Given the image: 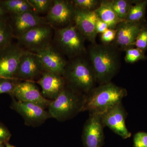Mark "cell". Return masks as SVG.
Wrapping results in <instances>:
<instances>
[{
  "mask_svg": "<svg viewBox=\"0 0 147 147\" xmlns=\"http://www.w3.org/2000/svg\"><path fill=\"white\" fill-rule=\"evenodd\" d=\"M10 131L3 124L0 123V144L7 143L11 137Z\"/></svg>",
  "mask_w": 147,
  "mask_h": 147,
  "instance_id": "obj_31",
  "label": "cell"
},
{
  "mask_svg": "<svg viewBox=\"0 0 147 147\" xmlns=\"http://www.w3.org/2000/svg\"><path fill=\"white\" fill-rule=\"evenodd\" d=\"M63 76L67 85L84 94L94 88L96 82L91 64L79 57L67 63Z\"/></svg>",
  "mask_w": 147,
  "mask_h": 147,
  "instance_id": "obj_4",
  "label": "cell"
},
{
  "mask_svg": "<svg viewBox=\"0 0 147 147\" xmlns=\"http://www.w3.org/2000/svg\"><path fill=\"white\" fill-rule=\"evenodd\" d=\"M53 34L52 26L44 24L33 28L16 38L20 46L34 53L51 44Z\"/></svg>",
  "mask_w": 147,
  "mask_h": 147,
  "instance_id": "obj_6",
  "label": "cell"
},
{
  "mask_svg": "<svg viewBox=\"0 0 147 147\" xmlns=\"http://www.w3.org/2000/svg\"><path fill=\"white\" fill-rule=\"evenodd\" d=\"M44 70L36 54L26 51L21 57L16 79L32 81L41 77Z\"/></svg>",
  "mask_w": 147,
  "mask_h": 147,
  "instance_id": "obj_14",
  "label": "cell"
},
{
  "mask_svg": "<svg viewBox=\"0 0 147 147\" xmlns=\"http://www.w3.org/2000/svg\"><path fill=\"white\" fill-rule=\"evenodd\" d=\"M127 113L121 102L100 115L104 127H107L123 139H127L131 136L125 124Z\"/></svg>",
  "mask_w": 147,
  "mask_h": 147,
  "instance_id": "obj_8",
  "label": "cell"
},
{
  "mask_svg": "<svg viewBox=\"0 0 147 147\" xmlns=\"http://www.w3.org/2000/svg\"><path fill=\"white\" fill-rule=\"evenodd\" d=\"M75 14V8L71 1L54 0L45 18L52 26H63L70 24Z\"/></svg>",
  "mask_w": 147,
  "mask_h": 147,
  "instance_id": "obj_10",
  "label": "cell"
},
{
  "mask_svg": "<svg viewBox=\"0 0 147 147\" xmlns=\"http://www.w3.org/2000/svg\"><path fill=\"white\" fill-rule=\"evenodd\" d=\"M96 29L97 34H102L108 29V25L99 18H98L96 24Z\"/></svg>",
  "mask_w": 147,
  "mask_h": 147,
  "instance_id": "obj_32",
  "label": "cell"
},
{
  "mask_svg": "<svg viewBox=\"0 0 147 147\" xmlns=\"http://www.w3.org/2000/svg\"><path fill=\"white\" fill-rule=\"evenodd\" d=\"M10 95L18 101L34 103L44 109L48 108L52 101L42 96L34 82L32 81L19 82Z\"/></svg>",
  "mask_w": 147,
  "mask_h": 147,
  "instance_id": "obj_11",
  "label": "cell"
},
{
  "mask_svg": "<svg viewBox=\"0 0 147 147\" xmlns=\"http://www.w3.org/2000/svg\"><path fill=\"white\" fill-rule=\"evenodd\" d=\"M133 46L145 52L147 49V26H143L137 36Z\"/></svg>",
  "mask_w": 147,
  "mask_h": 147,
  "instance_id": "obj_28",
  "label": "cell"
},
{
  "mask_svg": "<svg viewBox=\"0 0 147 147\" xmlns=\"http://www.w3.org/2000/svg\"><path fill=\"white\" fill-rule=\"evenodd\" d=\"M14 36L17 37L35 27L49 24L46 18L33 11H28L17 15H12L10 22Z\"/></svg>",
  "mask_w": 147,
  "mask_h": 147,
  "instance_id": "obj_16",
  "label": "cell"
},
{
  "mask_svg": "<svg viewBox=\"0 0 147 147\" xmlns=\"http://www.w3.org/2000/svg\"><path fill=\"white\" fill-rule=\"evenodd\" d=\"M98 18L95 10H84L75 8L74 24L85 38L92 43L95 41L97 34L96 24Z\"/></svg>",
  "mask_w": 147,
  "mask_h": 147,
  "instance_id": "obj_15",
  "label": "cell"
},
{
  "mask_svg": "<svg viewBox=\"0 0 147 147\" xmlns=\"http://www.w3.org/2000/svg\"><path fill=\"white\" fill-rule=\"evenodd\" d=\"M127 95L126 89L111 82L94 87L86 94L84 111L101 115L118 103Z\"/></svg>",
  "mask_w": 147,
  "mask_h": 147,
  "instance_id": "obj_2",
  "label": "cell"
},
{
  "mask_svg": "<svg viewBox=\"0 0 147 147\" xmlns=\"http://www.w3.org/2000/svg\"><path fill=\"white\" fill-rule=\"evenodd\" d=\"M12 98L11 108L23 117L27 125L38 126L51 118L48 111L41 106L31 102H21Z\"/></svg>",
  "mask_w": 147,
  "mask_h": 147,
  "instance_id": "obj_9",
  "label": "cell"
},
{
  "mask_svg": "<svg viewBox=\"0 0 147 147\" xmlns=\"http://www.w3.org/2000/svg\"><path fill=\"white\" fill-rule=\"evenodd\" d=\"M104 127L100 115L90 114L82 132V141L84 147H102L105 140Z\"/></svg>",
  "mask_w": 147,
  "mask_h": 147,
  "instance_id": "obj_12",
  "label": "cell"
},
{
  "mask_svg": "<svg viewBox=\"0 0 147 147\" xmlns=\"http://www.w3.org/2000/svg\"></svg>",
  "mask_w": 147,
  "mask_h": 147,
  "instance_id": "obj_36",
  "label": "cell"
},
{
  "mask_svg": "<svg viewBox=\"0 0 147 147\" xmlns=\"http://www.w3.org/2000/svg\"><path fill=\"white\" fill-rule=\"evenodd\" d=\"M14 36L13 30L7 19L0 21V49L11 44Z\"/></svg>",
  "mask_w": 147,
  "mask_h": 147,
  "instance_id": "obj_22",
  "label": "cell"
},
{
  "mask_svg": "<svg viewBox=\"0 0 147 147\" xmlns=\"http://www.w3.org/2000/svg\"><path fill=\"white\" fill-rule=\"evenodd\" d=\"M125 60L127 63H134L142 60H144L146 56L145 52L137 48L132 47L125 49Z\"/></svg>",
  "mask_w": 147,
  "mask_h": 147,
  "instance_id": "obj_24",
  "label": "cell"
},
{
  "mask_svg": "<svg viewBox=\"0 0 147 147\" xmlns=\"http://www.w3.org/2000/svg\"><path fill=\"white\" fill-rule=\"evenodd\" d=\"M85 39L75 24L57 29L54 36L58 50L71 58L79 57L85 52Z\"/></svg>",
  "mask_w": 147,
  "mask_h": 147,
  "instance_id": "obj_5",
  "label": "cell"
},
{
  "mask_svg": "<svg viewBox=\"0 0 147 147\" xmlns=\"http://www.w3.org/2000/svg\"><path fill=\"white\" fill-rule=\"evenodd\" d=\"M0 4L7 13L17 15L28 11H33L28 0L0 1Z\"/></svg>",
  "mask_w": 147,
  "mask_h": 147,
  "instance_id": "obj_20",
  "label": "cell"
},
{
  "mask_svg": "<svg viewBox=\"0 0 147 147\" xmlns=\"http://www.w3.org/2000/svg\"><path fill=\"white\" fill-rule=\"evenodd\" d=\"M7 14L0 4V21L7 19L6 16Z\"/></svg>",
  "mask_w": 147,
  "mask_h": 147,
  "instance_id": "obj_33",
  "label": "cell"
},
{
  "mask_svg": "<svg viewBox=\"0 0 147 147\" xmlns=\"http://www.w3.org/2000/svg\"><path fill=\"white\" fill-rule=\"evenodd\" d=\"M89 55L96 82L100 85L111 82L120 66L119 57L115 48L96 44L90 47Z\"/></svg>",
  "mask_w": 147,
  "mask_h": 147,
  "instance_id": "obj_1",
  "label": "cell"
},
{
  "mask_svg": "<svg viewBox=\"0 0 147 147\" xmlns=\"http://www.w3.org/2000/svg\"><path fill=\"white\" fill-rule=\"evenodd\" d=\"M133 147H147V133L140 131L134 135Z\"/></svg>",
  "mask_w": 147,
  "mask_h": 147,
  "instance_id": "obj_29",
  "label": "cell"
},
{
  "mask_svg": "<svg viewBox=\"0 0 147 147\" xmlns=\"http://www.w3.org/2000/svg\"><path fill=\"white\" fill-rule=\"evenodd\" d=\"M113 10L121 19L125 21L127 16L134 1L128 0H113L110 1Z\"/></svg>",
  "mask_w": 147,
  "mask_h": 147,
  "instance_id": "obj_23",
  "label": "cell"
},
{
  "mask_svg": "<svg viewBox=\"0 0 147 147\" xmlns=\"http://www.w3.org/2000/svg\"><path fill=\"white\" fill-rule=\"evenodd\" d=\"M42 88V96L47 99L57 98L66 85L63 76L44 71L37 82Z\"/></svg>",
  "mask_w": 147,
  "mask_h": 147,
  "instance_id": "obj_17",
  "label": "cell"
},
{
  "mask_svg": "<svg viewBox=\"0 0 147 147\" xmlns=\"http://www.w3.org/2000/svg\"><path fill=\"white\" fill-rule=\"evenodd\" d=\"M26 51L12 43L0 49V79H16L20 60Z\"/></svg>",
  "mask_w": 147,
  "mask_h": 147,
  "instance_id": "obj_7",
  "label": "cell"
},
{
  "mask_svg": "<svg viewBox=\"0 0 147 147\" xmlns=\"http://www.w3.org/2000/svg\"><path fill=\"white\" fill-rule=\"evenodd\" d=\"M117 30L108 28L103 33L101 34V40L104 44H108L115 39Z\"/></svg>",
  "mask_w": 147,
  "mask_h": 147,
  "instance_id": "obj_30",
  "label": "cell"
},
{
  "mask_svg": "<svg viewBox=\"0 0 147 147\" xmlns=\"http://www.w3.org/2000/svg\"><path fill=\"white\" fill-rule=\"evenodd\" d=\"M86 94L76 91L66 84L63 89L48 106L51 118L59 121L70 119L84 111Z\"/></svg>",
  "mask_w": 147,
  "mask_h": 147,
  "instance_id": "obj_3",
  "label": "cell"
},
{
  "mask_svg": "<svg viewBox=\"0 0 147 147\" xmlns=\"http://www.w3.org/2000/svg\"><path fill=\"white\" fill-rule=\"evenodd\" d=\"M98 18L108 25V28L117 29L118 25L125 21L121 19L113 10L110 1H102L94 10Z\"/></svg>",
  "mask_w": 147,
  "mask_h": 147,
  "instance_id": "obj_19",
  "label": "cell"
},
{
  "mask_svg": "<svg viewBox=\"0 0 147 147\" xmlns=\"http://www.w3.org/2000/svg\"><path fill=\"white\" fill-rule=\"evenodd\" d=\"M141 22L124 21L118 25L115 39L116 44L122 49L133 47L137 36L143 28Z\"/></svg>",
  "mask_w": 147,
  "mask_h": 147,
  "instance_id": "obj_18",
  "label": "cell"
},
{
  "mask_svg": "<svg viewBox=\"0 0 147 147\" xmlns=\"http://www.w3.org/2000/svg\"><path fill=\"white\" fill-rule=\"evenodd\" d=\"M33 9L34 11L37 14L48 12L53 1L52 0H28Z\"/></svg>",
  "mask_w": 147,
  "mask_h": 147,
  "instance_id": "obj_25",
  "label": "cell"
},
{
  "mask_svg": "<svg viewBox=\"0 0 147 147\" xmlns=\"http://www.w3.org/2000/svg\"><path fill=\"white\" fill-rule=\"evenodd\" d=\"M34 53L38 57L44 71L63 76L67 63L57 48L51 44Z\"/></svg>",
  "mask_w": 147,
  "mask_h": 147,
  "instance_id": "obj_13",
  "label": "cell"
},
{
  "mask_svg": "<svg viewBox=\"0 0 147 147\" xmlns=\"http://www.w3.org/2000/svg\"><path fill=\"white\" fill-rule=\"evenodd\" d=\"M131 6L125 21L129 22H139L144 17L147 6V0L137 1Z\"/></svg>",
  "mask_w": 147,
  "mask_h": 147,
  "instance_id": "obj_21",
  "label": "cell"
},
{
  "mask_svg": "<svg viewBox=\"0 0 147 147\" xmlns=\"http://www.w3.org/2000/svg\"><path fill=\"white\" fill-rule=\"evenodd\" d=\"M19 81L16 79H0V94H11Z\"/></svg>",
  "mask_w": 147,
  "mask_h": 147,
  "instance_id": "obj_26",
  "label": "cell"
},
{
  "mask_svg": "<svg viewBox=\"0 0 147 147\" xmlns=\"http://www.w3.org/2000/svg\"><path fill=\"white\" fill-rule=\"evenodd\" d=\"M5 145L6 146V147H15L14 146H12V145H11L10 144H9L8 142L5 143Z\"/></svg>",
  "mask_w": 147,
  "mask_h": 147,
  "instance_id": "obj_34",
  "label": "cell"
},
{
  "mask_svg": "<svg viewBox=\"0 0 147 147\" xmlns=\"http://www.w3.org/2000/svg\"><path fill=\"white\" fill-rule=\"evenodd\" d=\"M71 2L75 8L87 11L95 10L98 3L96 0H74Z\"/></svg>",
  "mask_w": 147,
  "mask_h": 147,
  "instance_id": "obj_27",
  "label": "cell"
},
{
  "mask_svg": "<svg viewBox=\"0 0 147 147\" xmlns=\"http://www.w3.org/2000/svg\"><path fill=\"white\" fill-rule=\"evenodd\" d=\"M0 147H4L3 146V144H0Z\"/></svg>",
  "mask_w": 147,
  "mask_h": 147,
  "instance_id": "obj_35",
  "label": "cell"
}]
</instances>
